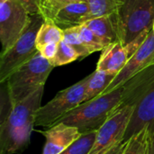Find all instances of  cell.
<instances>
[{
  "label": "cell",
  "mask_w": 154,
  "mask_h": 154,
  "mask_svg": "<svg viewBox=\"0 0 154 154\" xmlns=\"http://www.w3.org/2000/svg\"><path fill=\"white\" fill-rule=\"evenodd\" d=\"M123 97L124 87L122 86L107 94L81 103L58 123L75 126L81 134L97 131L111 115L121 106Z\"/></svg>",
  "instance_id": "cell-1"
},
{
  "label": "cell",
  "mask_w": 154,
  "mask_h": 154,
  "mask_svg": "<svg viewBox=\"0 0 154 154\" xmlns=\"http://www.w3.org/2000/svg\"><path fill=\"white\" fill-rule=\"evenodd\" d=\"M111 17L118 41L126 45L144 31L152 29L154 0H124Z\"/></svg>",
  "instance_id": "cell-2"
},
{
  "label": "cell",
  "mask_w": 154,
  "mask_h": 154,
  "mask_svg": "<svg viewBox=\"0 0 154 154\" xmlns=\"http://www.w3.org/2000/svg\"><path fill=\"white\" fill-rule=\"evenodd\" d=\"M54 66L38 51L29 61L18 68L5 81L12 105L23 100L42 86Z\"/></svg>",
  "instance_id": "cell-3"
},
{
  "label": "cell",
  "mask_w": 154,
  "mask_h": 154,
  "mask_svg": "<svg viewBox=\"0 0 154 154\" xmlns=\"http://www.w3.org/2000/svg\"><path fill=\"white\" fill-rule=\"evenodd\" d=\"M31 16V23L24 33L9 50L1 53L0 83L5 82L10 75L39 51L36 47V38L45 20L40 14Z\"/></svg>",
  "instance_id": "cell-4"
},
{
  "label": "cell",
  "mask_w": 154,
  "mask_h": 154,
  "mask_svg": "<svg viewBox=\"0 0 154 154\" xmlns=\"http://www.w3.org/2000/svg\"><path fill=\"white\" fill-rule=\"evenodd\" d=\"M88 79L89 76H87L74 85L60 91L51 101L42 106L36 114L35 126L50 128L83 103Z\"/></svg>",
  "instance_id": "cell-5"
},
{
  "label": "cell",
  "mask_w": 154,
  "mask_h": 154,
  "mask_svg": "<svg viewBox=\"0 0 154 154\" xmlns=\"http://www.w3.org/2000/svg\"><path fill=\"white\" fill-rule=\"evenodd\" d=\"M31 18L32 16L18 0H7L0 3L2 52L9 50L24 33L31 23Z\"/></svg>",
  "instance_id": "cell-6"
},
{
  "label": "cell",
  "mask_w": 154,
  "mask_h": 154,
  "mask_svg": "<svg viewBox=\"0 0 154 154\" xmlns=\"http://www.w3.org/2000/svg\"><path fill=\"white\" fill-rule=\"evenodd\" d=\"M134 106L121 105L97 130L95 143L88 154H106L124 140Z\"/></svg>",
  "instance_id": "cell-7"
},
{
  "label": "cell",
  "mask_w": 154,
  "mask_h": 154,
  "mask_svg": "<svg viewBox=\"0 0 154 154\" xmlns=\"http://www.w3.org/2000/svg\"><path fill=\"white\" fill-rule=\"evenodd\" d=\"M154 64V32L152 30L144 42L128 60L123 69L115 77L113 81L102 94H107L123 85L138 72Z\"/></svg>",
  "instance_id": "cell-8"
},
{
  "label": "cell",
  "mask_w": 154,
  "mask_h": 154,
  "mask_svg": "<svg viewBox=\"0 0 154 154\" xmlns=\"http://www.w3.org/2000/svg\"><path fill=\"white\" fill-rule=\"evenodd\" d=\"M44 86H42L23 100L14 104L7 117L0 123V130H10L27 125H35V117L41 108Z\"/></svg>",
  "instance_id": "cell-9"
},
{
  "label": "cell",
  "mask_w": 154,
  "mask_h": 154,
  "mask_svg": "<svg viewBox=\"0 0 154 154\" xmlns=\"http://www.w3.org/2000/svg\"><path fill=\"white\" fill-rule=\"evenodd\" d=\"M134 109L123 141H128L154 122V80L134 104Z\"/></svg>",
  "instance_id": "cell-10"
},
{
  "label": "cell",
  "mask_w": 154,
  "mask_h": 154,
  "mask_svg": "<svg viewBox=\"0 0 154 154\" xmlns=\"http://www.w3.org/2000/svg\"><path fill=\"white\" fill-rule=\"evenodd\" d=\"M41 133L46 139L42 154L61 153L82 135L77 127L62 123H58Z\"/></svg>",
  "instance_id": "cell-11"
},
{
  "label": "cell",
  "mask_w": 154,
  "mask_h": 154,
  "mask_svg": "<svg viewBox=\"0 0 154 154\" xmlns=\"http://www.w3.org/2000/svg\"><path fill=\"white\" fill-rule=\"evenodd\" d=\"M129 59L130 55L125 45L116 41L108 44L102 51L96 69L116 76L125 66Z\"/></svg>",
  "instance_id": "cell-12"
},
{
  "label": "cell",
  "mask_w": 154,
  "mask_h": 154,
  "mask_svg": "<svg viewBox=\"0 0 154 154\" xmlns=\"http://www.w3.org/2000/svg\"><path fill=\"white\" fill-rule=\"evenodd\" d=\"M89 19L88 1H70L58 12L53 22L64 30L83 24Z\"/></svg>",
  "instance_id": "cell-13"
},
{
  "label": "cell",
  "mask_w": 154,
  "mask_h": 154,
  "mask_svg": "<svg viewBox=\"0 0 154 154\" xmlns=\"http://www.w3.org/2000/svg\"><path fill=\"white\" fill-rule=\"evenodd\" d=\"M35 125H27L10 130H0V153L21 152L29 144L31 134Z\"/></svg>",
  "instance_id": "cell-14"
},
{
  "label": "cell",
  "mask_w": 154,
  "mask_h": 154,
  "mask_svg": "<svg viewBox=\"0 0 154 154\" xmlns=\"http://www.w3.org/2000/svg\"><path fill=\"white\" fill-rule=\"evenodd\" d=\"M88 76L89 79L86 87L84 102L101 96L116 77L115 74L97 69Z\"/></svg>",
  "instance_id": "cell-15"
},
{
  "label": "cell",
  "mask_w": 154,
  "mask_h": 154,
  "mask_svg": "<svg viewBox=\"0 0 154 154\" xmlns=\"http://www.w3.org/2000/svg\"><path fill=\"white\" fill-rule=\"evenodd\" d=\"M85 24L95 33L103 38L108 44L118 41L115 23L110 15H104L89 19Z\"/></svg>",
  "instance_id": "cell-16"
},
{
  "label": "cell",
  "mask_w": 154,
  "mask_h": 154,
  "mask_svg": "<svg viewBox=\"0 0 154 154\" xmlns=\"http://www.w3.org/2000/svg\"><path fill=\"white\" fill-rule=\"evenodd\" d=\"M63 38H64V32L62 28H60L53 22L44 21L37 34L36 47L39 51V49L45 44L51 42L60 43L61 41H63Z\"/></svg>",
  "instance_id": "cell-17"
},
{
  "label": "cell",
  "mask_w": 154,
  "mask_h": 154,
  "mask_svg": "<svg viewBox=\"0 0 154 154\" xmlns=\"http://www.w3.org/2000/svg\"><path fill=\"white\" fill-rule=\"evenodd\" d=\"M79 32L83 43L91 53L103 51L108 45V43L103 38L95 33L85 23L79 25Z\"/></svg>",
  "instance_id": "cell-18"
},
{
  "label": "cell",
  "mask_w": 154,
  "mask_h": 154,
  "mask_svg": "<svg viewBox=\"0 0 154 154\" xmlns=\"http://www.w3.org/2000/svg\"><path fill=\"white\" fill-rule=\"evenodd\" d=\"M123 3L124 0H88L90 19L112 14Z\"/></svg>",
  "instance_id": "cell-19"
},
{
  "label": "cell",
  "mask_w": 154,
  "mask_h": 154,
  "mask_svg": "<svg viewBox=\"0 0 154 154\" xmlns=\"http://www.w3.org/2000/svg\"><path fill=\"white\" fill-rule=\"evenodd\" d=\"M149 140V126L146 125L129 140L123 154H144Z\"/></svg>",
  "instance_id": "cell-20"
},
{
  "label": "cell",
  "mask_w": 154,
  "mask_h": 154,
  "mask_svg": "<svg viewBox=\"0 0 154 154\" xmlns=\"http://www.w3.org/2000/svg\"><path fill=\"white\" fill-rule=\"evenodd\" d=\"M97 131L84 133L67 150L60 154H88L95 143Z\"/></svg>",
  "instance_id": "cell-21"
},
{
  "label": "cell",
  "mask_w": 154,
  "mask_h": 154,
  "mask_svg": "<svg viewBox=\"0 0 154 154\" xmlns=\"http://www.w3.org/2000/svg\"><path fill=\"white\" fill-rule=\"evenodd\" d=\"M63 32H64L63 41L76 50V51L79 55V58H85L91 54L90 51L86 47V45L83 43L79 36V25L64 29Z\"/></svg>",
  "instance_id": "cell-22"
},
{
  "label": "cell",
  "mask_w": 154,
  "mask_h": 154,
  "mask_svg": "<svg viewBox=\"0 0 154 154\" xmlns=\"http://www.w3.org/2000/svg\"><path fill=\"white\" fill-rule=\"evenodd\" d=\"M78 59H79V55L76 50L64 41H61L59 43L57 53L51 62L54 67H60L71 63Z\"/></svg>",
  "instance_id": "cell-23"
},
{
  "label": "cell",
  "mask_w": 154,
  "mask_h": 154,
  "mask_svg": "<svg viewBox=\"0 0 154 154\" xmlns=\"http://www.w3.org/2000/svg\"><path fill=\"white\" fill-rule=\"evenodd\" d=\"M40 14L45 21L53 22L58 12L65 6L69 0H38ZM54 23V22H53Z\"/></svg>",
  "instance_id": "cell-24"
},
{
  "label": "cell",
  "mask_w": 154,
  "mask_h": 154,
  "mask_svg": "<svg viewBox=\"0 0 154 154\" xmlns=\"http://www.w3.org/2000/svg\"><path fill=\"white\" fill-rule=\"evenodd\" d=\"M58 47H59V42H51L48 44L43 45L42 48L39 49V51L41 52V54L47 60H49L50 61H51L58 51Z\"/></svg>",
  "instance_id": "cell-25"
},
{
  "label": "cell",
  "mask_w": 154,
  "mask_h": 154,
  "mask_svg": "<svg viewBox=\"0 0 154 154\" xmlns=\"http://www.w3.org/2000/svg\"><path fill=\"white\" fill-rule=\"evenodd\" d=\"M22 5L26 9L30 15H34L40 14L39 2L38 0H18Z\"/></svg>",
  "instance_id": "cell-26"
},
{
  "label": "cell",
  "mask_w": 154,
  "mask_h": 154,
  "mask_svg": "<svg viewBox=\"0 0 154 154\" xmlns=\"http://www.w3.org/2000/svg\"><path fill=\"white\" fill-rule=\"evenodd\" d=\"M149 126V140L147 146V153L154 154V122L148 125Z\"/></svg>",
  "instance_id": "cell-27"
},
{
  "label": "cell",
  "mask_w": 154,
  "mask_h": 154,
  "mask_svg": "<svg viewBox=\"0 0 154 154\" xmlns=\"http://www.w3.org/2000/svg\"><path fill=\"white\" fill-rule=\"evenodd\" d=\"M128 141H122L116 145H115L113 148H111L106 154H123L126 146H127Z\"/></svg>",
  "instance_id": "cell-28"
},
{
  "label": "cell",
  "mask_w": 154,
  "mask_h": 154,
  "mask_svg": "<svg viewBox=\"0 0 154 154\" xmlns=\"http://www.w3.org/2000/svg\"><path fill=\"white\" fill-rule=\"evenodd\" d=\"M69 1H88V0H69Z\"/></svg>",
  "instance_id": "cell-29"
},
{
  "label": "cell",
  "mask_w": 154,
  "mask_h": 154,
  "mask_svg": "<svg viewBox=\"0 0 154 154\" xmlns=\"http://www.w3.org/2000/svg\"><path fill=\"white\" fill-rule=\"evenodd\" d=\"M5 1H7V0H0V3H4V2H5Z\"/></svg>",
  "instance_id": "cell-30"
},
{
  "label": "cell",
  "mask_w": 154,
  "mask_h": 154,
  "mask_svg": "<svg viewBox=\"0 0 154 154\" xmlns=\"http://www.w3.org/2000/svg\"><path fill=\"white\" fill-rule=\"evenodd\" d=\"M148 146V145H147ZM144 154H148L147 153V148H146V151H145V152H144Z\"/></svg>",
  "instance_id": "cell-31"
},
{
  "label": "cell",
  "mask_w": 154,
  "mask_h": 154,
  "mask_svg": "<svg viewBox=\"0 0 154 154\" xmlns=\"http://www.w3.org/2000/svg\"><path fill=\"white\" fill-rule=\"evenodd\" d=\"M152 30H153V32H154V22H153V25H152Z\"/></svg>",
  "instance_id": "cell-32"
},
{
  "label": "cell",
  "mask_w": 154,
  "mask_h": 154,
  "mask_svg": "<svg viewBox=\"0 0 154 154\" xmlns=\"http://www.w3.org/2000/svg\"><path fill=\"white\" fill-rule=\"evenodd\" d=\"M0 154H3V153H0Z\"/></svg>",
  "instance_id": "cell-33"
}]
</instances>
